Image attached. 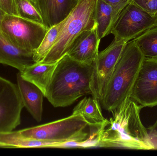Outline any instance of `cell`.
Here are the masks:
<instances>
[{
    "label": "cell",
    "mask_w": 157,
    "mask_h": 156,
    "mask_svg": "<svg viewBox=\"0 0 157 156\" xmlns=\"http://www.w3.org/2000/svg\"><path fill=\"white\" fill-rule=\"evenodd\" d=\"M142 106L127 98L112 111L99 132L98 146L138 150H155V146L141 121Z\"/></svg>",
    "instance_id": "cell-1"
},
{
    "label": "cell",
    "mask_w": 157,
    "mask_h": 156,
    "mask_svg": "<svg viewBox=\"0 0 157 156\" xmlns=\"http://www.w3.org/2000/svg\"><path fill=\"white\" fill-rule=\"evenodd\" d=\"M93 67V63H80L66 54L57 63L45 97L54 107H65L84 95H91Z\"/></svg>",
    "instance_id": "cell-2"
},
{
    "label": "cell",
    "mask_w": 157,
    "mask_h": 156,
    "mask_svg": "<svg viewBox=\"0 0 157 156\" xmlns=\"http://www.w3.org/2000/svg\"><path fill=\"white\" fill-rule=\"evenodd\" d=\"M144 58L133 39L126 43L101 102L106 111H112L130 98Z\"/></svg>",
    "instance_id": "cell-3"
},
{
    "label": "cell",
    "mask_w": 157,
    "mask_h": 156,
    "mask_svg": "<svg viewBox=\"0 0 157 156\" xmlns=\"http://www.w3.org/2000/svg\"><path fill=\"white\" fill-rule=\"evenodd\" d=\"M98 0H78L65 20L53 46L40 63H58L66 55L74 41L84 31L96 27V9Z\"/></svg>",
    "instance_id": "cell-4"
},
{
    "label": "cell",
    "mask_w": 157,
    "mask_h": 156,
    "mask_svg": "<svg viewBox=\"0 0 157 156\" xmlns=\"http://www.w3.org/2000/svg\"><path fill=\"white\" fill-rule=\"evenodd\" d=\"M95 131L82 116L72 114L60 120L18 132L25 137L54 144L70 141L83 143L89 139Z\"/></svg>",
    "instance_id": "cell-5"
},
{
    "label": "cell",
    "mask_w": 157,
    "mask_h": 156,
    "mask_svg": "<svg viewBox=\"0 0 157 156\" xmlns=\"http://www.w3.org/2000/svg\"><path fill=\"white\" fill-rule=\"evenodd\" d=\"M48 30L41 24L6 14L2 22L1 31L4 37L15 45L34 53Z\"/></svg>",
    "instance_id": "cell-6"
},
{
    "label": "cell",
    "mask_w": 157,
    "mask_h": 156,
    "mask_svg": "<svg viewBox=\"0 0 157 156\" xmlns=\"http://www.w3.org/2000/svg\"><path fill=\"white\" fill-rule=\"evenodd\" d=\"M127 42L113 39L109 45L99 52L93 63L90 88L92 97L101 102L116 64Z\"/></svg>",
    "instance_id": "cell-7"
},
{
    "label": "cell",
    "mask_w": 157,
    "mask_h": 156,
    "mask_svg": "<svg viewBox=\"0 0 157 156\" xmlns=\"http://www.w3.org/2000/svg\"><path fill=\"white\" fill-rule=\"evenodd\" d=\"M154 27L155 16L131 2L120 14L111 34L115 40L128 42Z\"/></svg>",
    "instance_id": "cell-8"
},
{
    "label": "cell",
    "mask_w": 157,
    "mask_h": 156,
    "mask_svg": "<svg viewBox=\"0 0 157 156\" xmlns=\"http://www.w3.org/2000/svg\"><path fill=\"white\" fill-rule=\"evenodd\" d=\"M24 107L17 85L0 76V132H12L21 124Z\"/></svg>",
    "instance_id": "cell-9"
},
{
    "label": "cell",
    "mask_w": 157,
    "mask_h": 156,
    "mask_svg": "<svg viewBox=\"0 0 157 156\" xmlns=\"http://www.w3.org/2000/svg\"><path fill=\"white\" fill-rule=\"evenodd\" d=\"M130 98L143 108L157 106V60L145 58Z\"/></svg>",
    "instance_id": "cell-10"
},
{
    "label": "cell",
    "mask_w": 157,
    "mask_h": 156,
    "mask_svg": "<svg viewBox=\"0 0 157 156\" xmlns=\"http://www.w3.org/2000/svg\"><path fill=\"white\" fill-rule=\"evenodd\" d=\"M48 29L67 18L78 0H30Z\"/></svg>",
    "instance_id": "cell-11"
},
{
    "label": "cell",
    "mask_w": 157,
    "mask_h": 156,
    "mask_svg": "<svg viewBox=\"0 0 157 156\" xmlns=\"http://www.w3.org/2000/svg\"><path fill=\"white\" fill-rule=\"evenodd\" d=\"M100 41L96 27L84 31L79 35L67 54L75 61L91 65L96 60L98 54Z\"/></svg>",
    "instance_id": "cell-12"
},
{
    "label": "cell",
    "mask_w": 157,
    "mask_h": 156,
    "mask_svg": "<svg viewBox=\"0 0 157 156\" xmlns=\"http://www.w3.org/2000/svg\"><path fill=\"white\" fill-rule=\"evenodd\" d=\"M33 53L12 44L0 32V64L13 67L22 72L35 63Z\"/></svg>",
    "instance_id": "cell-13"
},
{
    "label": "cell",
    "mask_w": 157,
    "mask_h": 156,
    "mask_svg": "<svg viewBox=\"0 0 157 156\" xmlns=\"http://www.w3.org/2000/svg\"><path fill=\"white\" fill-rule=\"evenodd\" d=\"M17 85L24 106L37 122L42 120L44 94L40 89L22 77L20 72L17 74Z\"/></svg>",
    "instance_id": "cell-14"
},
{
    "label": "cell",
    "mask_w": 157,
    "mask_h": 156,
    "mask_svg": "<svg viewBox=\"0 0 157 156\" xmlns=\"http://www.w3.org/2000/svg\"><path fill=\"white\" fill-rule=\"evenodd\" d=\"M57 64V63L48 64L35 62L27 67L22 72H19L24 79L40 89L45 97Z\"/></svg>",
    "instance_id": "cell-15"
},
{
    "label": "cell",
    "mask_w": 157,
    "mask_h": 156,
    "mask_svg": "<svg viewBox=\"0 0 157 156\" xmlns=\"http://www.w3.org/2000/svg\"><path fill=\"white\" fill-rule=\"evenodd\" d=\"M99 102L93 97H85L75 107L72 114L81 115L92 128L100 130L106 119L102 115Z\"/></svg>",
    "instance_id": "cell-16"
},
{
    "label": "cell",
    "mask_w": 157,
    "mask_h": 156,
    "mask_svg": "<svg viewBox=\"0 0 157 156\" xmlns=\"http://www.w3.org/2000/svg\"><path fill=\"white\" fill-rule=\"evenodd\" d=\"M112 15L111 5L103 0H98L96 9V29L100 40L111 34Z\"/></svg>",
    "instance_id": "cell-17"
},
{
    "label": "cell",
    "mask_w": 157,
    "mask_h": 156,
    "mask_svg": "<svg viewBox=\"0 0 157 156\" xmlns=\"http://www.w3.org/2000/svg\"><path fill=\"white\" fill-rule=\"evenodd\" d=\"M145 58L157 60V27L133 39Z\"/></svg>",
    "instance_id": "cell-18"
},
{
    "label": "cell",
    "mask_w": 157,
    "mask_h": 156,
    "mask_svg": "<svg viewBox=\"0 0 157 156\" xmlns=\"http://www.w3.org/2000/svg\"><path fill=\"white\" fill-rule=\"evenodd\" d=\"M65 20L48 30L41 44L33 53V58L35 62L42 61L51 49L65 23Z\"/></svg>",
    "instance_id": "cell-19"
},
{
    "label": "cell",
    "mask_w": 157,
    "mask_h": 156,
    "mask_svg": "<svg viewBox=\"0 0 157 156\" xmlns=\"http://www.w3.org/2000/svg\"><path fill=\"white\" fill-rule=\"evenodd\" d=\"M15 4L18 16L43 25L40 14L30 0H15Z\"/></svg>",
    "instance_id": "cell-20"
},
{
    "label": "cell",
    "mask_w": 157,
    "mask_h": 156,
    "mask_svg": "<svg viewBox=\"0 0 157 156\" xmlns=\"http://www.w3.org/2000/svg\"><path fill=\"white\" fill-rule=\"evenodd\" d=\"M132 2L151 15L157 13V0H132Z\"/></svg>",
    "instance_id": "cell-21"
},
{
    "label": "cell",
    "mask_w": 157,
    "mask_h": 156,
    "mask_svg": "<svg viewBox=\"0 0 157 156\" xmlns=\"http://www.w3.org/2000/svg\"><path fill=\"white\" fill-rule=\"evenodd\" d=\"M111 5L113 14L115 17L119 16L122 10L132 2V0H103Z\"/></svg>",
    "instance_id": "cell-22"
},
{
    "label": "cell",
    "mask_w": 157,
    "mask_h": 156,
    "mask_svg": "<svg viewBox=\"0 0 157 156\" xmlns=\"http://www.w3.org/2000/svg\"><path fill=\"white\" fill-rule=\"evenodd\" d=\"M0 7L6 14L17 16L15 0H0Z\"/></svg>",
    "instance_id": "cell-23"
},
{
    "label": "cell",
    "mask_w": 157,
    "mask_h": 156,
    "mask_svg": "<svg viewBox=\"0 0 157 156\" xmlns=\"http://www.w3.org/2000/svg\"><path fill=\"white\" fill-rule=\"evenodd\" d=\"M149 135L152 138L155 146V149H157V119L155 123L152 126L148 127Z\"/></svg>",
    "instance_id": "cell-24"
},
{
    "label": "cell",
    "mask_w": 157,
    "mask_h": 156,
    "mask_svg": "<svg viewBox=\"0 0 157 156\" xmlns=\"http://www.w3.org/2000/svg\"><path fill=\"white\" fill-rule=\"evenodd\" d=\"M6 14V12L0 7V32H1V26H2V22Z\"/></svg>",
    "instance_id": "cell-25"
},
{
    "label": "cell",
    "mask_w": 157,
    "mask_h": 156,
    "mask_svg": "<svg viewBox=\"0 0 157 156\" xmlns=\"http://www.w3.org/2000/svg\"><path fill=\"white\" fill-rule=\"evenodd\" d=\"M0 148H13L12 147L6 145L2 143H0Z\"/></svg>",
    "instance_id": "cell-26"
},
{
    "label": "cell",
    "mask_w": 157,
    "mask_h": 156,
    "mask_svg": "<svg viewBox=\"0 0 157 156\" xmlns=\"http://www.w3.org/2000/svg\"><path fill=\"white\" fill-rule=\"evenodd\" d=\"M155 27H157V13L155 15Z\"/></svg>",
    "instance_id": "cell-27"
}]
</instances>
